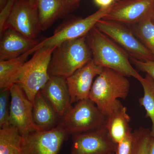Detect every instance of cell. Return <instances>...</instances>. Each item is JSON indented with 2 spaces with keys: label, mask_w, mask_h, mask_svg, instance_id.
<instances>
[{
  "label": "cell",
  "mask_w": 154,
  "mask_h": 154,
  "mask_svg": "<svg viewBox=\"0 0 154 154\" xmlns=\"http://www.w3.org/2000/svg\"><path fill=\"white\" fill-rule=\"evenodd\" d=\"M87 36L57 45L50 64V76L66 79L93 59Z\"/></svg>",
  "instance_id": "7a4b0ae2"
},
{
  "label": "cell",
  "mask_w": 154,
  "mask_h": 154,
  "mask_svg": "<svg viewBox=\"0 0 154 154\" xmlns=\"http://www.w3.org/2000/svg\"><path fill=\"white\" fill-rule=\"evenodd\" d=\"M81 1V0H63L66 13L70 12L76 8Z\"/></svg>",
  "instance_id": "83f0119b"
},
{
  "label": "cell",
  "mask_w": 154,
  "mask_h": 154,
  "mask_svg": "<svg viewBox=\"0 0 154 154\" xmlns=\"http://www.w3.org/2000/svg\"><path fill=\"white\" fill-rule=\"evenodd\" d=\"M93 60L97 65L118 72L139 81L142 77L130 62L129 54L124 49L96 27L87 36Z\"/></svg>",
  "instance_id": "6da1fadb"
},
{
  "label": "cell",
  "mask_w": 154,
  "mask_h": 154,
  "mask_svg": "<svg viewBox=\"0 0 154 154\" xmlns=\"http://www.w3.org/2000/svg\"><path fill=\"white\" fill-rule=\"evenodd\" d=\"M11 94L10 88L1 89L0 93V128L11 126L10 122Z\"/></svg>",
  "instance_id": "cb8c5ba5"
},
{
  "label": "cell",
  "mask_w": 154,
  "mask_h": 154,
  "mask_svg": "<svg viewBox=\"0 0 154 154\" xmlns=\"http://www.w3.org/2000/svg\"><path fill=\"white\" fill-rule=\"evenodd\" d=\"M21 138L14 127L0 129V154H17Z\"/></svg>",
  "instance_id": "603a6c76"
},
{
  "label": "cell",
  "mask_w": 154,
  "mask_h": 154,
  "mask_svg": "<svg viewBox=\"0 0 154 154\" xmlns=\"http://www.w3.org/2000/svg\"><path fill=\"white\" fill-rule=\"evenodd\" d=\"M130 59L138 69L149 75L154 80V61H141L130 57Z\"/></svg>",
  "instance_id": "484cf974"
},
{
  "label": "cell",
  "mask_w": 154,
  "mask_h": 154,
  "mask_svg": "<svg viewBox=\"0 0 154 154\" xmlns=\"http://www.w3.org/2000/svg\"><path fill=\"white\" fill-rule=\"evenodd\" d=\"M106 116L90 99L71 106L60 119L58 125L69 134L90 132L105 126Z\"/></svg>",
  "instance_id": "5b68a950"
},
{
  "label": "cell",
  "mask_w": 154,
  "mask_h": 154,
  "mask_svg": "<svg viewBox=\"0 0 154 154\" xmlns=\"http://www.w3.org/2000/svg\"><path fill=\"white\" fill-rule=\"evenodd\" d=\"M132 132L127 135L123 140L118 143L115 154H130L132 141Z\"/></svg>",
  "instance_id": "4316f807"
},
{
  "label": "cell",
  "mask_w": 154,
  "mask_h": 154,
  "mask_svg": "<svg viewBox=\"0 0 154 154\" xmlns=\"http://www.w3.org/2000/svg\"><path fill=\"white\" fill-rule=\"evenodd\" d=\"M143 88V97L139 99L140 106H143L146 110V118L150 119L152 126L151 129L152 135L154 137V80L146 74L139 81Z\"/></svg>",
  "instance_id": "ffe728a7"
},
{
  "label": "cell",
  "mask_w": 154,
  "mask_h": 154,
  "mask_svg": "<svg viewBox=\"0 0 154 154\" xmlns=\"http://www.w3.org/2000/svg\"><path fill=\"white\" fill-rule=\"evenodd\" d=\"M36 5L42 31L47 30L67 14L63 0H36Z\"/></svg>",
  "instance_id": "d6986e66"
},
{
  "label": "cell",
  "mask_w": 154,
  "mask_h": 154,
  "mask_svg": "<svg viewBox=\"0 0 154 154\" xmlns=\"http://www.w3.org/2000/svg\"><path fill=\"white\" fill-rule=\"evenodd\" d=\"M134 34L154 56V24L150 15L141 22L131 25Z\"/></svg>",
  "instance_id": "7402d4cb"
},
{
  "label": "cell",
  "mask_w": 154,
  "mask_h": 154,
  "mask_svg": "<svg viewBox=\"0 0 154 154\" xmlns=\"http://www.w3.org/2000/svg\"><path fill=\"white\" fill-rule=\"evenodd\" d=\"M34 53L31 49L19 57L0 61V88H10L17 83L20 72L28 57Z\"/></svg>",
  "instance_id": "ac0fdd59"
},
{
  "label": "cell",
  "mask_w": 154,
  "mask_h": 154,
  "mask_svg": "<svg viewBox=\"0 0 154 154\" xmlns=\"http://www.w3.org/2000/svg\"><path fill=\"white\" fill-rule=\"evenodd\" d=\"M130 88V84L126 76L104 68L93 83L89 99L106 116L119 99H126Z\"/></svg>",
  "instance_id": "3957f363"
},
{
  "label": "cell",
  "mask_w": 154,
  "mask_h": 154,
  "mask_svg": "<svg viewBox=\"0 0 154 154\" xmlns=\"http://www.w3.org/2000/svg\"><path fill=\"white\" fill-rule=\"evenodd\" d=\"M11 28L31 39H37L42 30L36 5L29 0H17L6 24Z\"/></svg>",
  "instance_id": "9c48e42d"
},
{
  "label": "cell",
  "mask_w": 154,
  "mask_h": 154,
  "mask_svg": "<svg viewBox=\"0 0 154 154\" xmlns=\"http://www.w3.org/2000/svg\"><path fill=\"white\" fill-rule=\"evenodd\" d=\"M40 91L60 118L72 106L66 79L64 78L50 76Z\"/></svg>",
  "instance_id": "9a60e30c"
},
{
  "label": "cell",
  "mask_w": 154,
  "mask_h": 154,
  "mask_svg": "<svg viewBox=\"0 0 154 154\" xmlns=\"http://www.w3.org/2000/svg\"><path fill=\"white\" fill-rule=\"evenodd\" d=\"M10 89L11 94L10 122L11 126L16 128L22 136L35 131L40 130L33 122V103L17 84L13 85Z\"/></svg>",
  "instance_id": "8fae6325"
},
{
  "label": "cell",
  "mask_w": 154,
  "mask_h": 154,
  "mask_svg": "<svg viewBox=\"0 0 154 154\" xmlns=\"http://www.w3.org/2000/svg\"><path fill=\"white\" fill-rule=\"evenodd\" d=\"M95 27L124 49L130 57L141 61H154V56L131 28L115 21L102 19Z\"/></svg>",
  "instance_id": "8992f818"
},
{
  "label": "cell",
  "mask_w": 154,
  "mask_h": 154,
  "mask_svg": "<svg viewBox=\"0 0 154 154\" xmlns=\"http://www.w3.org/2000/svg\"><path fill=\"white\" fill-rule=\"evenodd\" d=\"M17 0H8L0 13V36L6 30V24Z\"/></svg>",
  "instance_id": "d4e9b609"
},
{
  "label": "cell",
  "mask_w": 154,
  "mask_h": 154,
  "mask_svg": "<svg viewBox=\"0 0 154 154\" xmlns=\"http://www.w3.org/2000/svg\"><path fill=\"white\" fill-rule=\"evenodd\" d=\"M112 5L99 10L88 17L77 19L64 24L56 30L52 36L44 38L33 48L34 52L43 47H52L68 40H73L87 36L96 23L103 19L110 11Z\"/></svg>",
  "instance_id": "ba28073f"
},
{
  "label": "cell",
  "mask_w": 154,
  "mask_h": 154,
  "mask_svg": "<svg viewBox=\"0 0 154 154\" xmlns=\"http://www.w3.org/2000/svg\"><path fill=\"white\" fill-rule=\"evenodd\" d=\"M56 46L43 47L34 53L22 69L16 84L20 86L33 103L35 96L50 78L49 68Z\"/></svg>",
  "instance_id": "277c9868"
},
{
  "label": "cell",
  "mask_w": 154,
  "mask_h": 154,
  "mask_svg": "<svg viewBox=\"0 0 154 154\" xmlns=\"http://www.w3.org/2000/svg\"><path fill=\"white\" fill-rule=\"evenodd\" d=\"M117 1L118 0H94L96 5L100 8L109 7Z\"/></svg>",
  "instance_id": "f1b7e54d"
},
{
  "label": "cell",
  "mask_w": 154,
  "mask_h": 154,
  "mask_svg": "<svg viewBox=\"0 0 154 154\" xmlns=\"http://www.w3.org/2000/svg\"><path fill=\"white\" fill-rule=\"evenodd\" d=\"M71 154H115L117 145L105 126L90 132L72 135Z\"/></svg>",
  "instance_id": "30bf717a"
},
{
  "label": "cell",
  "mask_w": 154,
  "mask_h": 154,
  "mask_svg": "<svg viewBox=\"0 0 154 154\" xmlns=\"http://www.w3.org/2000/svg\"><path fill=\"white\" fill-rule=\"evenodd\" d=\"M131 118L126 107L117 100L114 107L106 116L105 127L110 137L117 144L132 132L130 127Z\"/></svg>",
  "instance_id": "2e32d148"
},
{
  "label": "cell",
  "mask_w": 154,
  "mask_h": 154,
  "mask_svg": "<svg viewBox=\"0 0 154 154\" xmlns=\"http://www.w3.org/2000/svg\"><path fill=\"white\" fill-rule=\"evenodd\" d=\"M69 134L60 125L22 135L17 154H58Z\"/></svg>",
  "instance_id": "52a82bcc"
},
{
  "label": "cell",
  "mask_w": 154,
  "mask_h": 154,
  "mask_svg": "<svg viewBox=\"0 0 154 154\" xmlns=\"http://www.w3.org/2000/svg\"><path fill=\"white\" fill-rule=\"evenodd\" d=\"M31 3L36 5V0H29Z\"/></svg>",
  "instance_id": "1f68e13d"
},
{
  "label": "cell",
  "mask_w": 154,
  "mask_h": 154,
  "mask_svg": "<svg viewBox=\"0 0 154 154\" xmlns=\"http://www.w3.org/2000/svg\"><path fill=\"white\" fill-rule=\"evenodd\" d=\"M114 154V153H113V154Z\"/></svg>",
  "instance_id": "d6a6232c"
},
{
  "label": "cell",
  "mask_w": 154,
  "mask_h": 154,
  "mask_svg": "<svg viewBox=\"0 0 154 154\" xmlns=\"http://www.w3.org/2000/svg\"><path fill=\"white\" fill-rule=\"evenodd\" d=\"M151 154H154V139L152 143L151 150Z\"/></svg>",
  "instance_id": "4dcf8cb0"
},
{
  "label": "cell",
  "mask_w": 154,
  "mask_h": 154,
  "mask_svg": "<svg viewBox=\"0 0 154 154\" xmlns=\"http://www.w3.org/2000/svg\"><path fill=\"white\" fill-rule=\"evenodd\" d=\"M154 0H118L103 19L133 25L149 14Z\"/></svg>",
  "instance_id": "7c38bea8"
},
{
  "label": "cell",
  "mask_w": 154,
  "mask_h": 154,
  "mask_svg": "<svg viewBox=\"0 0 154 154\" xmlns=\"http://www.w3.org/2000/svg\"><path fill=\"white\" fill-rule=\"evenodd\" d=\"M154 137L151 130L140 127L132 132V141L129 154H151Z\"/></svg>",
  "instance_id": "44dd1931"
},
{
  "label": "cell",
  "mask_w": 154,
  "mask_h": 154,
  "mask_svg": "<svg viewBox=\"0 0 154 154\" xmlns=\"http://www.w3.org/2000/svg\"><path fill=\"white\" fill-rule=\"evenodd\" d=\"M8 0H0V9L1 10L4 8Z\"/></svg>",
  "instance_id": "f546056e"
},
{
  "label": "cell",
  "mask_w": 154,
  "mask_h": 154,
  "mask_svg": "<svg viewBox=\"0 0 154 154\" xmlns=\"http://www.w3.org/2000/svg\"><path fill=\"white\" fill-rule=\"evenodd\" d=\"M103 69L95 63L92 59L85 65L67 78L71 104L89 99L93 80L102 72Z\"/></svg>",
  "instance_id": "4fadbf2b"
},
{
  "label": "cell",
  "mask_w": 154,
  "mask_h": 154,
  "mask_svg": "<svg viewBox=\"0 0 154 154\" xmlns=\"http://www.w3.org/2000/svg\"><path fill=\"white\" fill-rule=\"evenodd\" d=\"M0 36V61L19 57L40 42L38 39L28 38L11 28L5 30Z\"/></svg>",
  "instance_id": "5bb4252c"
},
{
  "label": "cell",
  "mask_w": 154,
  "mask_h": 154,
  "mask_svg": "<svg viewBox=\"0 0 154 154\" xmlns=\"http://www.w3.org/2000/svg\"><path fill=\"white\" fill-rule=\"evenodd\" d=\"M33 122L40 130H49L58 125L60 117L47 99L39 91L33 102Z\"/></svg>",
  "instance_id": "e0dca14e"
}]
</instances>
